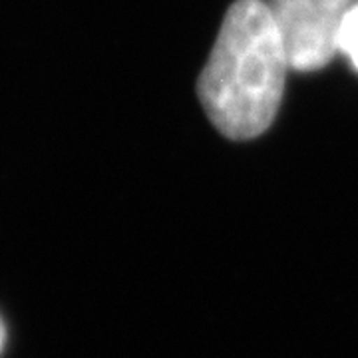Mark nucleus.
<instances>
[{
  "label": "nucleus",
  "mask_w": 358,
  "mask_h": 358,
  "mask_svg": "<svg viewBox=\"0 0 358 358\" xmlns=\"http://www.w3.org/2000/svg\"><path fill=\"white\" fill-rule=\"evenodd\" d=\"M348 0H271L267 6L279 28L289 66L317 70L338 48V28Z\"/></svg>",
  "instance_id": "f03ea898"
},
{
  "label": "nucleus",
  "mask_w": 358,
  "mask_h": 358,
  "mask_svg": "<svg viewBox=\"0 0 358 358\" xmlns=\"http://www.w3.org/2000/svg\"><path fill=\"white\" fill-rule=\"evenodd\" d=\"M2 346H4V324L0 320V350H2Z\"/></svg>",
  "instance_id": "20e7f679"
},
{
  "label": "nucleus",
  "mask_w": 358,
  "mask_h": 358,
  "mask_svg": "<svg viewBox=\"0 0 358 358\" xmlns=\"http://www.w3.org/2000/svg\"><path fill=\"white\" fill-rule=\"evenodd\" d=\"M287 66L281 32L267 4L237 0L197 82L205 114L231 140L261 136L279 110Z\"/></svg>",
  "instance_id": "f257e3e1"
},
{
  "label": "nucleus",
  "mask_w": 358,
  "mask_h": 358,
  "mask_svg": "<svg viewBox=\"0 0 358 358\" xmlns=\"http://www.w3.org/2000/svg\"><path fill=\"white\" fill-rule=\"evenodd\" d=\"M336 44L350 58L352 66L358 70V4L348 8L345 16H343Z\"/></svg>",
  "instance_id": "7ed1b4c3"
}]
</instances>
